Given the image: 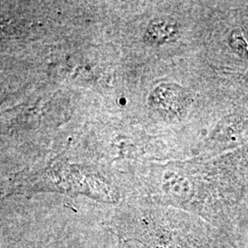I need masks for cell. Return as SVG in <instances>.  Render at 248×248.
<instances>
[{
    "instance_id": "cell-1",
    "label": "cell",
    "mask_w": 248,
    "mask_h": 248,
    "mask_svg": "<svg viewBox=\"0 0 248 248\" xmlns=\"http://www.w3.org/2000/svg\"><path fill=\"white\" fill-rule=\"evenodd\" d=\"M229 44L235 53L248 59V25L233 30L229 37Z\"/></svg>"
}]
</instances>
